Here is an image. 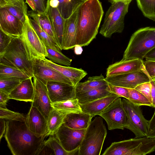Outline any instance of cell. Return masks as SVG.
<instances>
[{
  "mask_svg": "<svg viewBox=\"0 0 155 155\" xmlns=\"http://www.w3.org/2000/svg\"><path fill=\"white\" fill-rule=\"evenodd\" d=\"M4 137L13 155H38L48 132L38 135L32 132L25 121L6 120Z\"/></svg>",
  "mask_w": 155,
  "mask_h": 155,
  "instance_id": "6da1fadb",
  "label": "cell"
},
{
  "mask_svg": "<svg viewBox=\"0 0 155 155\" xmlns=\"http://www.w3.org/2000/svg\"><path fill=\"white\" fill-rule=\"evenodd\" d=\"M104 14L99 0H85L78 8L76 45H88L97 35Z\"/></svg>",
  "mask_w": 155,
  "mask_h": 155,
  "instance_id": "7a4b0ae2",
  "label": "cell"
},
{
  "mask_svg": "<svg viewBox=\"0 0 155 155\" xmlns=\"http://www.w3.org/2000/svg\"><path fill=\"white\" fill-rule=\"evenodd\" d=\"M155 47V28H140L131 36L121 60L143 61L146 54Z\"/></svg>",
  "mask_w": 155,
  "mask_h": 155,
  "instance_id": "3957f363",
  "label": "cell"
},
{
  "mask_svg": "<svg viewBox=\"0 0 155 155\" xmlns=\"http://www.w3.org/2000/svg\"><path fill=\"white\" fill-rule=\"evenodd\" d=\"M107 134L102 117H95L86 129L78 155H100Z\"/></svg>",
  "mask_w": 155,
  "mask_h": 155,
  "instance_id": "277c9868",
  "label": "cell"
},
{
  "mask_svg": "<svg viewBox=\"0 0 155 155\" xmlns=\"http://www.w3.org/2000/svg\"><path fill=\"white\" fill-rule=\"evenodd\" d=\"M155 151V138L147 137L112 143L102 155H145Z\"/></svg>",
  "mask_w": 155,
  "mask_h": 155,
  "instance_id": "5b68a950",
  "label": "cell"
},
{
  "mask_svg": "<svg viewBox=\"0 0 155 155\" xmlns=\"http://www.w3.org/2000/svg\"><path fill=\"white\" fill-rule=\"evenodd\" d=\"M132 0H124L114 2L106 12L100 34L110 38L115 33H121L124 27L125 17Z\"/></svg>",
  "mask_w": 155,
  "mask_h": 155,
  "instance_id": "8992f818",
  "label": "cell"
},
{
  "mask_svg": "<svg viewBox=\"0 0 155 155\" xmlns=\"http://www.w3.org/2000/svg\"><path fill=\"white\" fill-rule=\"evenodd\" d=\"M0 55L29 77H34L32 60L25 43L20 36L14 37L3 53Z\"/></svg>",
  "mask_w": 155,
  "mask_h": 155,
  "instance_id": "52a82bcc",
  "label": "cell"
},
{
  "mask_svg": "<svg viewBox=\"0 0 155 155\" xmlns=\"http://www.w3.org/2000/svg\"><path fill=\"white\" fill-rule=\"evenodd\" d=\"M127 120L125 128L132 132L136 138L146 137L148 121L144 117L140 106L131 103L125 98L122 99Z\"/></svg>",
  "mask_w": 155,
  "mask_h": 155,
  "instance_id": "ba28073f",
  "label": "cell"
},
{
  "mask_svg": "<svg viewBox=\"0 0 155 155\" xmlns=\"http://www.w3.org/2000/svg\"><path fill=\"white\" fill-rule=\"evenodd\" d=\"M20 37L25 43L31 60L34 58L43 59L47 57L46 47L32 25L28 15L26 16L23 33Z\"/></svg>",
  "mask_w": 155,
  "mask_h": 155,
  "instance_id": "9c48e42d",
  "label": "cell"
},
{
  "mask_svg": "<svg viewBox=\"0 0 155 155\" xmlns=\"http://www.w3.org/2000/svg\"><path fill=\"white\" fill-rule=\"evenodd\" d=\"M99 116L105 120L110 130H123L126 125L127 116L120 97L112 102Z\"/></svg>",
  "mask_w": 155,
  "mask_h": 155,
  "instance_id": "30bf717a",
  "label": "cell"
},
{
  "mask_svg": "<svg viewBox=\"0 0 155 155\" xmlns=\"http://www.w3.org/2000/svg\"><path fill=\"white\" fill-rule=\"evenodd\" d=\"M86 130L71 128L63 124L54 135L65 150L71 151L79 148Z\"/></svg>",
  "mask_w": 155,
  "mask_h": 155,
  "instance_id": "8fae6325",
  "label": "cell"
},
{
  "mask_svg": "<svg viewBox=\"0 0 155 155\" xmlns=\"http://www.w3.org/2000/svg\"><path fill=\"white\" fill-rule=\"evenodd\" d=\"M32 61L34 76L46 85L48 81H56L73 86L68 78L46 64L41 59L34 58Z\"/></svg>",
  "mask_w": 155,
  "mask_h": 155,
  "instance_id": "7c38bea8",
  "label": "cell"
},
{
  "mask_svg": "<svg viewBox=\"0 0 155 155\" xmlns=\"http://www.w3.org/2000/svg\"><path fill=\"white\" fill-rule=\"evenodd\" d=\"M33 78L35 91L31 106L36 107L48 120L53 107L46 85L35 76Z\"/></svg>",
  "mask_w": 155,
  "mask_h": 155,
  "instance_id": "4fadbf2b",
  "label": "cell"
},
{
  "mask_svg": "<svg viewBox=\"0 0 155 155\" xmlns=\"http://www.w3.org/2000/svg\"><path fill=\"white\" fill-rule=\"evenodd\" d=\"M105 80L112 85L132 89L150 81L148 76L141 70L106 77Z\"/></svg>",
  "mask_w": 155,
  "mask_h": 155,
  "instance_id": "5bb4252c",
  "label": "cell"
},
{
  "mask_svg": "<svg viewBox=\"0 0 155 155\" xmlns=\"http://www.w3.org/2000/svg\"><path fill=\"white\" fill-rule=\"evenodd\" d=\"M46 85L52 103L75 98V87L73 85L56 81H48Z\"/></svg>",
  "mask_w": 155,
  "mask_h": 155,
  "instance_id": "9a60e30c",
  "label": "cell"
},
{
  "mask_svg": "<svg viewBox=\"0 0 155 155\" xmlns=\"http://www.w3.org/2000/svg\"><path fill=\"white\" fill-rule=\"evenodd\" d=\"M24 23L5 8H0V29L14 37L21 36Z\"/></svg>",
  "mask_w": 155,
  "mask_h": 155,
  "instance_id": "2e32d148",
  "label": "cell"
},
{
  "mask_svg": "<svg viewBox=\"0 0 155 155\" xmlns=\"http://www.w3.org/2000/svg\"><path fill=\"white\" fill-rule=\"evenodd\" d=\"M25 122L29 129L35 134L41 136L48 132L47 120L35 107L31 106Z\"/></svg>",
  "mask_w": 155,
  "mask_h": 155,
  "instance_id": "e0dca14e",
  "label": "cell"
},
{
  "mask_svg": "<svg viewBox=\"0 0 155 155\" xmlns=\"http://www.w3.org/2000/svg\"><path fill=\"white\" fill-rule=\"evenodd\" d=\"M78 8L69 18L65 19L62 50L72 49L76 45Z\"/></svg>",
  "mask_w": 155,
  "mask_h": 155,
  "instance_id": "ac0fdd59",
  "label": "cell"
},
{
  "mask_svg": "<svg viewBox=\"0 0 155 155\" xmlns=\"http://www.w3.org/2000/svg\"><path fill=\"white\" fill-rule=\"evenodd\" d=\"M45 13L49 19L57 38L58 44L62 50L65 19L61 16L57 8L50 6L49 0L47 1Z\"/></svg>",
  "mask_w": 155,
  "mask_h": 155,
  "instance_id": "d6986e66",
  "label": "cell"
},
{
  "mask_svg": "<svg viewBox=\"0 0 155 155\" xmlns=\"http://www.w3.org/2000/svg\"><path fill=\"white\" fill-rule=\"evenodd\" d=\"M143 64V61L139 59L121 60L108 66L106 77L141 70Z\"/></svg>",
  "mask_w": 155,
  "mask_h": 155,
  "instance_id": "ffe728a7",
  "label": "cell"
},
{
  "mask_svg": "<svg viewBox=\"0 0 155 155\" xmlns=\"http://www.w3.org/2000/svg\"><path fill=\"white\" fill-rule=\"evenodd\" d=\"M34 87L32 78L24 79L8 95L10 99L25 102H32Z\"/></svg>",
  "mask_w": 155,
  "mask_h": 155,
  "instance_id": "44dd1931",
  "label": "cell"
},
{
  "mask_svg": "<svg viewBox=\"0 0 155 155\" xmlns=\"http://www.w3.org/2000/svg\"><path fill=\"white\" fill-rule=\"evenodd\" d=\"M42 59L46 64L68 78L75 87L87 74L86 71L81 68L59 65L46 58Z\"/></svg>",
  "mask_w": 155,
  "mask_h": 155,
  "instance_id": "7402d4cb",
  "label": "cell"
},
{
  "mask_svg": "<svg viewBox=\"0 0 155 155\" xmlns=\"http://www.w3.org/2000/svg\"><path fill=\"white\" fill-rule=\"evenodd\" d=\"M120 97L111 93L110 95L93 101L80 104L83 112L89 114L93 117L99 115L114 100Z\"/></svg>",
  "mask_w": 155,
  "mask_h": 155,
  "instance_id": "603a6c76",
  "label": "cell"
},
{
  "mask_svg": "<svg viewBox=\"0 0 155 155\" xmlns=\"http://www.w3.org/2000/svg\"><path fill=\"white\" fill-rule=\"evenodd\" d=\"M92 115L83 112H71L65 117L63 124L71 128L78 129H86L93 117Z\"/></svg>",
  "mask_w": 155,
  "mask_h": 155,
  "instance_id": "cb8c5ba5",
  "label": "cell"
},
{
  "mask_svg": "<svg viewBox=\"0 0 155 155\" xmlns=\"http://www.w3.org/2000/svg\"><path fill=\"white\" fill-rule=\"evenodd\" d=\"M24 0L0 1V8H5L24 23L28 15L27 5Z\"/></svg>",
  "mask_w": 155,
  "mask_h": 155,
  "instance_id": "d4e9b609",
  "label": "cell"
},
{
  "mask_svg": "<svg viewBox=\"0 0 155 155\" xmlns=\"http://www.w3.org/2000/svg\"><path fill=\"white\" fill-rule=\"evenodd\" d=\"M111 93L108 84L86 91L76 92L75 98L78 100L80 104H84L107 96Z\"/></svg>",
  "mask_w": 155,
  "mask_h": 155,
  "instance_id": "484cf974",
  "label": "cell"
},
{
  "mask_svg": "<svg viewBox=\"0 0 155 155\" xmlns=\"http://www.w3.org/2000/svg\"><path fill=\"white\" fill-rule=\"evenodd\" d=\"M28 15L37 21L42 29L50 35L58 44L57 39L52 25L45 12L39 13L32 10L28 11Z\"/></svg>",
  "mask_w": 155,
  "mask_h": 155,
  "instance_id": "4316f807",
  "label": "cell"
},
{
  "mask_svg": "<svg viewBox=\"0 0 155 155\" xmlns=\"http://www.w3.org/2000/svg\"><path fill=\"white\" fill-rule=\"evenodd\" d=\"M105 78L102 74L99 76L90 77L85 81L79 82L77 84L75 87L76 92L86 91L107 85L108 83Z\"/></svg>",
  "mask_w": 155,
  "mask_h": 155,
  "instance_id": "83f0119b",
  "label": "cell"
},
{
  "mask_svg": "<svg viewBox=\"0 0 155 155\" xmlns=\"http://www.w3.org/2000/svg\"><path fill=\"white\" fill-rule=\"evenodd\" d=\"M57 8L61 16L66 19L69 18L85 0H58Z\"/></svg>",
  "mask_w": 155,
  "mask_h": 155,
  "instance_id": "f1b7e54d",
  "label": "cell"
},
{
  "mask_svg": "<svg viewBox=\"0 0 155 155\" xmlns=\"http://www.w3.org/2000/svg\"><path fill=\"white\" fill-rule=\"evenodd\" d=\"M68 113H69L59 111L53 108L47 120L49 135H54L57 130L63 124L64 119Z\"/></svg>",
  "mask_w": 155,
  "mask_h": 155,
  "instance_id": "f546056e",
  "label": "cell"
},
{
  "mask_svg": "<svg viewBox=\"0 0 155 155\" xmlns=\"http://www.w3.org/2000/svg\"><path fill=\"white\" fill-rule=\"evenodd\" d=\"M29 17L32 25L45 47L61 51L59 47L54 39L42 29L37 21L30 17Z\"/></svg>",
  "mask_w": 155,
  "mask_h": 155,
  "instance_id": "4dcf8cb0",
  "label": "cell"
},
{
  "mask_svg": "<svg viewBox=\"0 0 155 155\" xmlns=\"http://www.w3.org/2000/svg\"><path fill=\"white\" fill-rule=\"evenodd\" d=\"M52 107L57 110L69 113L82 112L80 104L77 98L52 103Z\"/></svg>",
  "mask_w": 155,
  "mask_h": 155,
  "instance_id": "1f68e13d",
  "label": "cell"
},
{
  "mask_svg": "<svg viewBox=\"0 0 155 155\" xmlns=\"http://www.w3.org/2000/svg\"><path fill=\"white\" fill-rule=\"evenodd\" d=\"M48 55L46 57L53 62L59 65L69 66L72 60L63 54L61 51L56 50L48 47H46Z\"/></svg>",
  "mask_w": 155,
  "mask_h": 155,
  "instance_id": "d6a6232c",
  "label": "cell"
},
{
  "mask_svg": "<svg viewBox=\"0 0 155 155\" xmlns=\"http://www.w3.org/2000/svg\"><path fill=\"white\" fill-rule=\"evenodd\" d=\"M54 151L55 155H78L79 148L71 151H68L63 147L54 135H50L48 139L45 140Z\"/></svg>",
  "mask_w": 155,
  "mask_h": 155,
  "instance_id": "836d02e7",
  "label": "cell"
},
{
  "mask_svg": "<svg viewBox=\"0 0 155 155\" xmlns=\"http://www.w3.org/2000/svg\"><path fill=\"white\" fill-rule=\"evenodd\" d=\"M137 6L146 17L155 21V0H136Z\"/></svg>",
  "mask_w": 155,
  "mask_h": 155,
  "instance_id": "e575fe53",
  "label": "cell"
},
{
  "mask_svg": "<svg viewBox=\"0 0 155 155\" xmlns=\"http://www.w3.org/2000/svg\"><path fill=\"white\" fill-rule=\"evenodd\" d=\"M24 80L17 77L0 78V91L9 95Z\"/></svg>",
  "mask_w": 155,
  "mask_h": 155,
  "instance_id": "d590c367",
  "label": "cell"
},
{
  "mask_svg": "<svg viewBox=\"0 0 155 155\" xmlns=\"http://www.w3.org/2000/svg\"><path fill=\"white\" fill-rule=\"evenodd\" d=\"M129 97L128 99L131 103L138 106L146 105L152 107L149 100L141 93L135 89L128 88Z\"/></svg>",
  "mask_w": 155,
  "mask_h": 155,
  "instance_id": "8d00e7d4",
  "label": "cell"
},
{
  "mask_svg": "<svg viewBox=\"0 0 155 155\" xmlns=\"http://www.w3.org/2000/svg\"><path fill=\"white\" fill-rule=\"evenodd\" d=\"M17 77L23 79L30 78L19 69L0 64V78Z\"/></svg>",
  "mask_w": 155,
  "mask_h": 155,
  "instance_id": "74e56055",
  "label": "cell"
},
{
  "mask_svg": "<svg viewBox=\"0 0 155 155\" xmlns=\"http://www.w3.org/2000/svg\"><path fill=\"white\" fill-rule=\"evenodd\" d=\"M0 118L6 120L25 121V117L20 113L10 110L7 108L0 107Z\"/></svg>",
  "mask_w": 155,
  "mask_h": 155,
  "instance_id": "f35d334b",
  "label": "cell"
},
{
  "mask_svg": "<svg viewBox=\"0 0 155 155\" xmlns=\"http://www.w3.org/2000/svg\"><path fill=\"white\" fill-rule=\"evenodd\" d=\"M14 37L0 29V55L3 53Z\"/></svg>",
  "mask_w": 155,
  "mask_h": 155,
  "instance_id": "ab89813d",
  "label": "cell"
},
{
  "mask_svg": "<svg viewBox=\"0 0 155 155\" xmlns=\"http://www.w3.org/2000/svg\"><path fill=\"white\" fill-rule=\"evenodd\" d=\"M134 89L143 94L152 104L151 84L150 81L139 84Z\"/></svg>",
  "mask_w": 155,
  "mask_h": 155,
  "instance_id": "60d3db41",
  "label": "cell"
},
{
  "mask_svg": "<svg viewBox=\"0 0 155 155\" xmlns=\"http://www.w3.org/2000/svg\"><path fill=\"white\" fill-rule=\"evenodd\" d=\"M108 86L109 90L111 93L120 97H123L127 99H128L129 94L127 88L114 86L108 83Z\"/></svg>",
  "mask_w": 155,
  "mask_h": 155,
  "instance_id": "b9f144b4",
  "label": "cell"
},
{
  "mask_svg": "<svg viewBox=\"0 0 155 155\" xmlns=\"http://www.w3.org/2000/svg\"><path fill=\"white\" fill-rule=\"evenodd\" d=\"M145 69L148 75L151 78L155 77V61H146L143 62Z\"/></svg>",
  "mask_w": 155,
  "mask_h": 155,
  "instance_id": "7bdbcfd3",
  "label": "cell"
},
{
  "mask_svg": "<svg viewBox=\"0 0 155 155\" xmlns=\"http://www.w3.org/2000/svg\"><path fill=\"white\" fill-rule=\"evenodd\" d=\"M147 137L155 138V110L151 119L148 121Z\"/></svg>",
  "mask_w": 155,
  "mask_h": 155,
  "instance_id": "ee69618b",
  "label": "cell"
},
{
  "mask_svg": "<svg viewBox=\"0 0 155 155\" xmlns=\"http://www.w3.org/2000/svg\"><path fill=\"white\" fill-rule=\"evenodd\" d=\"M36 12L39 13L45 12L47 1L45 0H34Z\"/></svg>",
  "mask_w": 155,
  "mask_h": 155,
  "instance_id": "f6af8a7d",
  "label": "cell"
},
{
  "mask_svg": "<svg viewBox=\"0 0 155 155\" xmlns=\"http://www.w3.org/2000/svg\"><path fill=\"white\" fill-rule=\"evenodd\" d=\"M141 70L143 71L149 77L151 84V96L152 107L155 108V81L147 74L143 64Z\"/></svg>",
  "mask_w": 155,
  "mask_h": 155,
  "instance_id": "bcb514c9",
  "label": "cell"
},
{
  "mask_svg": "<svg viewBox=\"0 0 155 155\" xmlns=\"http://www.w3.org/2000/svg\"><path fill=\"white\" fill-rule=\"evenodd\" d=\"M38 155H55L54 151L44 140L38 154Z\"/></svg>",
  "mask_w": 155,
  "mask_h": 155,
  "instance_id": "7dc6e473",
  "label": "cell"
},
{
  "mask_svg": "<svg viewBox=\"0 0 155 155\" xmlns=\"http://www.w3.org/2000/svg\"><path fill=\"white\" fill-rule=\"evenodd\" d=\"M10 99L8 95L0 91V107L6 108V105L8 100Z\"/></svg>",
  "mask_w": 155,
  "mask_h": 155,
  "instance_id": "c3c4849f",
  "label": "cell"
},
{
  "mask_svg": "<svg viewBox=\"0 0 155 155\" xmlns=\"http://www.w3.org/2000/svg\"><path fill=\"white\" fill-rule=\"evenodd\" d=\"M5 119L2 118H0V141H1V139L3 137L4 134H5L6 129V121Z\"/></svg>",
  "mask_w": 155,
  "mask_h": 155,
  "instance_id": "681fc988",
  "label": "cell"
},
{
  "mask_svg": "<svg viewBox=\"0 0 155 155\" xmlns=\"http://www.w3.org/2000/svg\"><path fill=\"white\" fill-rule=\"evenodd\" d=\"M144 58L146 61H155V47L146 54Z\"/></svg>",
  "mask_w": 155,
  "mask_h": 155,
  "instance_id": "f907efd6",
  "label": "cell"
},
{
  "mask_svg": "<svg viewBox=\"0 0 155 155\" xmlns=\"http://www.w3.org/2000/svg\"><path fill=\"white\" fill-rule=\"evenodd\" d=\"M25 2L28 4L32 10L36 12V6L34 0H25Z\"/></svg>",
  "mask_w": 155,
  "mask_h": 155,
  "instance_id": "816d5d0a",
  "label": "cell"
},
{
  "mask_svg": "<svg viewBox=\"0 0 155 155\" xmlns=\"http://www.w3.org/2000/svg\"><path fill=\"white\" fill-rule=\"evenodd\" d=\"M83 50L82 47L76 45L74 47V52L77 55L80 54H81Z\"/></svg>",
  "mask_w": 155,
  "mask_h": 155,
  "instance_id": "f5cc1de1",
  "label": "cell"
},
{
  "mask_svg": "<svg viewBox=\"0 0 155 155\" xmlns=\"http://www.w3.org/2000/svg\"><path fill=\"white\" fill-rule=\"evenodd\" d=\"M124 0H108V2L111 3H112L114 2H119L120 1H121Z\"/></svg>",
  "mask_w": 155,
  "mask_h": 155,
  "instance_id": "db71d44e",
  "label": "cell"
},
{
  "mask_svg": "<svg viewBox=\"0 0 155 155\" xmlns=\"http://www.w3.org/2000/svg\"><path fill=\"white\" fill-rule=\"evenodd\" d=\"M153 81H155V77L152 78Z\"/></svg>",
  "mask_w": 155,
  "mask_h": 155,
  "instance_id": "11a10c76",
  "label": "cell"
},
{
  "mask_svg": "<svg viewBox=\"0 0 155 155\" xmlns=\"http://www.w3.org/2000/svg\"><path fill=\"white\" fill-rule=\"evenodd\" d=\"M10 0V1H16L17 0Z\"/></svg>",
  "mask_w": 155,
  "mask_h": 155,
  "instance_id": "9f6ffc18",
  "label": "cell"
}]
</instances>
